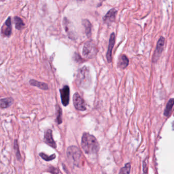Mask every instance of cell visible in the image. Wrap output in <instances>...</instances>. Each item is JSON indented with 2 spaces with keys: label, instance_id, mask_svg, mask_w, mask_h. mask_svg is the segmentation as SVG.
<instances>
[{
  "label": "cell",
  "instance_id": "obj_1",
  "mask_svg": "<svg viewBox=\"0 0 174 174\" xmlns=\"http://www.w3.org/2000/svg\"><path fill=\"white\" fill-rule=\"evenodd\" d=\"M81 144L84 152L87 154H96L98 152L100 148L96 138L88 133L83 134Z\"/></svg>",
  "mask_w": 174,
  "mask_h": 174
},
{
  "label": "cell",
  "instance_id": "obj_2",
  "mask_svg": "<svg viewBox=\"0 0 174 174\" xmlns=\"http://www.w3.org/2000/svg\"><path fill=\"white\" fill-rule=\"evenodd\" d=\"M76 83L79 86L88 89L91 85V77L89 69L84 66L79 69L76 76Z\"/></svg>",
  "mask_w": 174,
  "mask_h": 174
},
{
  "label": "cell",
  "instance_id": "obj_3",
  "mask_svg": "<svg viewBox=\"0 0 174 174\" xmlns=\"http://www.w3.org/2000/svg\"><path fill=\"white\" fill-rule=\"evenodd\" d=\"M98 48L95 42L93 41H88L84 44L83 47V54L84 56L88 59L95 57L98 52Z\"/></svg>",
  "mask_w": 174,
  "mask_h": 174
},
{
  "label": "cell",
  "instance_id": "obj_4",
  "mask_svg": "<svg viewBox=\"0 0 174 174\" xmlns=\"http://www.w3.org/2000/svg\"><path fill=\"white\" fill-rule=\"evenodd\" d=\"M67 157L75 165L79 164L81 157V153L79 149L75 146H71L68 148L67 151Z\"/></svg>",
  "mask_w": 174,
  "mask_h": 174
},
{
  "label": "cell",
  "instance_id": "obj_5",
  "mask_svg": "<svg viewBox=\"0 0 174 174\" xmlns=\"http://www.w3.org/2000/svg\"><path fill=\"white\" fill-rule=\"evenodd\" d=\"M73 102L74 107L78 110L84 111L86 110V104L84 100L78 93H76L73 97Z\"/></svg>",
  "mask_w": 174,
  "mask_h": 174
},
{
  "label": "cell",
  "instance_id": "obj_6",
  "mask_svg": "<svg viewBox=\"0 0 174 174\" xmlns=\"http://www.w3.org/2000/svg\"><path fill=\"white\" fill-rule=\"evenodd\" d=\"M61 95L62 103L64 106H67L69 103V96H70V89L68 85H65L60 90Z\"/></svg>",
  "mask_w": 174,
  "mask_h": 174
},
{
  "label": "cell",
  "instance_id": "obj_7",
  "mask_svg": "<svg viewBox=\"0 0 174 174\" xmlns=\"http://www.w3.org/2000/svg\"><path fill=\"white\" fill-rule=\"evenodd\" d=\"M165 42V39L163 37H161L157 42L156 50H155L154 53V56L153 57V62H156L157 60H158L160 55H161L162 52L163 51Z\"/></svg>",
  "mask_w": 174,
  "mask_h": 174
},
{
  "label": "cell",
  "instance_id": "obj_8",
  "mask_svg": "<svg viewBox=\"0 0 174 174\" xmlns=\"http://www.w3.org/2000/svg\"><path fill=\"white\" fill-rule=\"evenodd\" d=\"M117 13V10L115 8L111 9L108 11V13L105 15V16L103 18L104 23H106L108 25H111L113 23L115 22Z\"/></svg>",
  "mask_w": 174,
  "mask_h": 174
},
{
  "label": "cell",
  "instance_id": "obj_9",
  "mask_svg": "<svg viewBox=\"0 0 174 174\" xmlns=\"http://www.w3.org/2000/svg\"><path fill=\"white\" fill-rule=\"evenodd\" d=\"M12 32L11 18L9 17L6 20L1 29V33L4 37H9Z\"/></svg>",
  "mask_w": 174,
  "mask_h": 174
},
{
  "label": "cell",
  "instance_id": "obj_10",
  "mask_svg": "<svg viewBox=\"0 0 174 174\" xmlns=\"http://www.w3.org/2000/svg\"><path fill=\"white\" fill-rule=\"evenodd\" d=\"M115 43V35L114 33H113L110 37V40H109V45L108 48V51L106 53V58L108 62H111L112 58V51L114 47Z\"/></svg>",
  "mask_w": 174,
  "mask_h": 174
},
{
  "label": "cell",
  "instance_id": "obj_11",
  "mask_svg": "<svg viewBox=\"0 0 174 174\" xmlns=\"http://www.w3.org/2000/svg\"><path fill=\"white\" fill-rule=\"evenodd\" d=\"M52 130L50 129H48L45 132L44 134V142L45 143L47 144L48 145H50L52 148L56 149L57 148V145L56 143L54 141L53 137H52Z\"/></svg>",
  "mask_w": 174,
  "mask_h": 174
},
{
  "label": "cell",
  "instance_id": "obj_12",
  "mask_svg": "<svg viewBox=\"0 0 174 174\" xmlns=\"http://www.w3.org/2000/svg\"><path fill=\"white\" fill-rule=\"evenodd\" d=\"M29 83L31 85L36 86V87L39 88L40 89H43V90H47L49 89L48 85L47 84L35 80H31L29 81Z\"/></svg>",
  "mask_w": 174,
  "mask_h": 174
},
{
  "label": "cell",
  "instance_id": "obj_13",
  "mask_svg": "<svg viewBox=\"0 0 174 174\" xmlns=\"http://www.w3.org/2000/svg\"><path fill=\"white\" fill-rule=\"evenodd\" d=\"M13 100L12 98H7L0 99V107L2 108H6L10 107L12 104Z\"/></svg>",
  "mask_w": 174,
  "mask_h": 174
},
{
  "label": "cell",
  "instance_id": "obj_14",
  "mask_svg": "<svg viewBox=\"0 0 174 174\" xmlns=\"http://www.w3.org/2000/svg\"><path fill=\"white\" fill-rule=\"evenodd\" d=\"M128 64H129V60L125 55H123L119 58L118 65L119 67L121 69H125L128 65Z\"/></svg>",
  "mask_w": 174,
  "mask_h": 174
},
{
  "label": "cell",
  "instance_id": "obj_15",
  "mask_svg": "<svg viewBox=\"0 0 174 174\" xmlns=\"http://www.w3.org/2000/svg\"><path fill=\"white\" fill-rule=\"evenodd\" d=\"M174 105V99H170L167 103V106L165 107V110L164 111V115L165 116H168L170 114V112L172 111L173 107Z\"/></svg>",
  "mask_w": 174,
  "mask_h": 174
},
{
  "label": "cell",
  "instance_id": "obj_16",
  "mask_svg": "<svg viewBox=\"0 0 174 174\" xmlns=\"http://www.w3.org/2000/svg\"><path fill=\"white\" fill-rule=\"evenodd\" d=\"M82 23H83V25L84 26L85 32H86L87 36L88 37H90L91 35V24L88 20H83Z\"/></svg>",
  "mask_w": 174,
  "mask_h": 174
},
{
  "label": "cell",
  "instance_id": "obj_17",
  "mask_svg": "<svg viewBox=\"0 0 174 174\" xmlns=\"http://www.w3.org/2000/svg\"><path fill=\"white\" fill-rule=\"evenodd\" d=\"M14 19L15 23V28L17 30H21L23 29L25 26V24L23 20L18 16H15Z\"/></svg>",
  "mask_w": 174,
  "mask_h": 174
},
{
  "label": "cell",
  "instance_id": "obj_18",
  "mask_svg": "<svg viewBox=\"0 0 174 174\" xmlns=\"http://www.w3.org/2000/svg\"><path fill=\"white\" fill-rule=\"evenodd\" d=\"M130 169H131L130 163H126L125 167L121 169L119 174H129L130 172Z\"/></svg>",
  "mask_w": 174,
  "mask_h": 174
},
{
  "label": "cell",
  "instance_id": "obj_19",
  "mask_svg": "<svg viewBox=\"0 0 174 174\" xmlns=\"http://www.w3.org/2000/svg\"><path fill=\"white\" fill-rule=\"evenodd\" d=\"M56 110H57V120L58 124H60L62 122V109H61L59 106H57Z\"/></svg>",
  "mask_w": 174,
  "mask_h": 174
},
{
  "label": "cell",
  "instance_id": "obj_20",
  "mask_svg": "<svg viewBox=\"0 0 174 174\" xmlns=\"http://www.w3.org/2000/svg\"><path fill=\"white\" fill-rule=\"evenodd\" d=\"M40 156L41 157V158L43 159L44 160L47 162H50L51 160L54 159L56 158V155L55 154H52L51 156H48L47 154H44L43 153H40L39 154Z\"/></svg>",
  "mask_w": 174,
  "mask_h": 174
},
{
  "label": "cell",
  "instance_id": "obj_21",
  "mask_svg": "<svg viewBox=\"0 0 174 174\" xmlns=\"http://www.w3.org/2000/svg\"><path fill=\"white\" fill-rule=\"evenodd\" d=\"M49 171L52 174H58L59 172L58 169L52 166L49 167Z\"/></svg>",
  "mask_w": 174,
  "mask_h": 174
},
{
  "label": "cell",
  "instance_id": "obj_22",
  "mask_svg": "<svg viewBox=\"0 0 174 174\" xmlns=\"http://www.w3.org/2000/svg\"><path fill=\"white\" fill-rule=\"evenodd\" d=\"M148 162L146 160L143 162V172L145 174H147L148 170Z\"/></svg>",
  "mask_w": 174,
  "mask_h": 174
}]
</instances>
